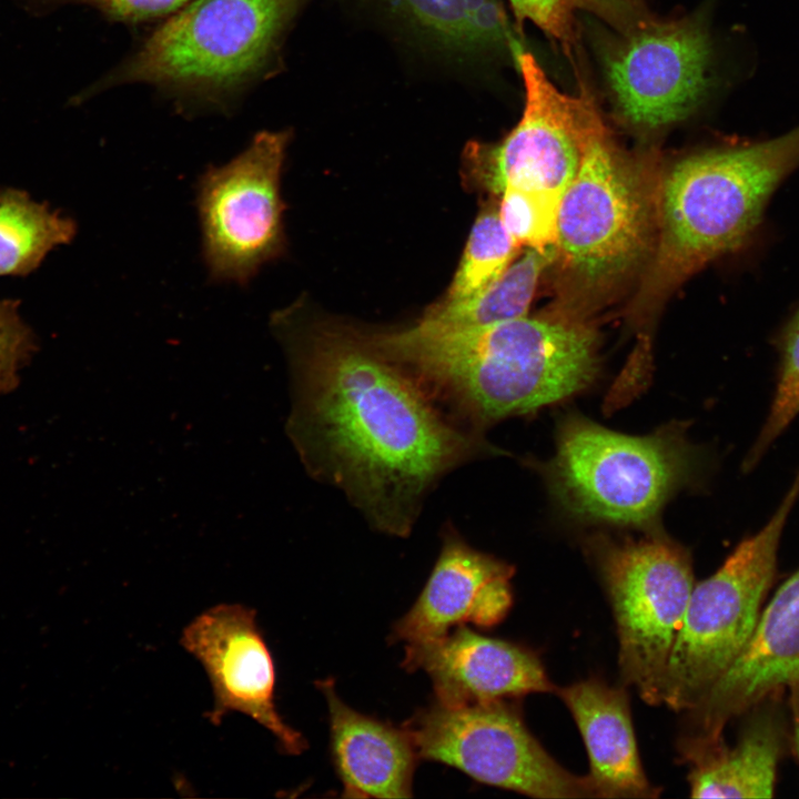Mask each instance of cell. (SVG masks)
<instances>
[{
    "mask_svg": "<svg viewBox=\"0 0 799 799\" xmlns=\"http://www.w3.org/2000/svg\"><path fill=\"white\" fill-rule=\"evenodd\" d=\"M418 758L452 766L478 782L534 798H596L587 776L562 767L505 699L435 700L404 726Z\"/></svg>",
    "mask_w": 799,
    "mask_h": 799,
    "instance_id": "obj_9",
    "label": "cell"
},
{
    "mask_svg": "<svg viewBox=\"0 0 799 799\" xmlns=\"http://www.w3.org/2000/svg\"><path fill=\"white\" fill-rule=\"evenodd\" d=\"M778 354L775 391L763 424L742 461L751 472L799 415V306L773 338Z\"/></svg>",
    "mask_w": 799,
    "mask_h": 799,
    "instance_id": "obj_24",
    "label": "cell"
},
{
    "mask_svg": "<svg viewBox=\"0 0 799 799\" xmlns=\"http://www.w3.org/2000/svg\"><path fill=\"white\" fill-rule=\"evenodd\" d=\"M403 667L432 679L435 699L447 705L552 692L539 658L517 644L477 634L464 625L434 640L407 644Z\"/></svg>",
    "mask_w": 799,
    "mask_h": 799,
    "instance_id": "obj_16",
    "label": "cell"
},
{
    "mask_svg": "<svg viewBox=\"0 0 799 799\" xmlns=\"http://www.w3.org/2000/svg\"><path fill=\"white\" fill-rule=\"evenodd\" d=\"M798 500L799 471L766 524L695 584L667 663L661 704L690 710L741 654L775 580L781 537Z\"/></svg>",
    "mask_w": 799,
    "mask_h": 799,
    "instance_id": "obj_7",
    "label": "cell"
},
{
    "mask_svg": "<svg viewBox=\"0 0 799 799\" xmlns=\"http://www.w3.org/2000/svg\"><path fill=\"white\" fill-rule=\"evenodd\" d=\"M330 717V746L347 798L412 797L418 756L408 731L363 715L336 694L332 679L321 680Z\"/></svg>",
    "mask_w": 799,
    "mask_h": 799,
    "instance_id": "obj_17",
    "label": "cell"
},
{
    "mask_svg": "<svg viewBox=\"0 0 799 799\" xmlns=\"http://www.w3.org/2000/svg\"><path fill=\"white\" fill-rule=\"evenodd\" d=\"M790 714H791V736L793 747L799 760V679L790 687Z\"/></svg>",
    "mask_w": 799,
    "mask_h": 799,
    "instance_id": "obj_29",
    "label": "cell"
},
{
    "mask_svg": "<svg viewBox=\"0 0 799 799\" xmlns=\"http://www.w3.org/2000/svg\"><path fill=\"white\" fill-rule=\"evenodd\" d=\"M518 249L498 213H483L473 225L446 301L468 299L496 282L509 267Z\"/></svg>",
    "mask_w": 799,
    "mask_h": 799,
    "instance_id": "obj_25",
    "label": "cell"
},
{
    "mask_svg": "<svg viewBox=\"0 0 799 799\" xmlns=\"http://www.w3.org/2000/svg\"><path fill=\"white\" fill-rule=\"evenodd\" d=\"M514 567L472 548L453 528L443 534L441 554L411 609L393 626L391 639L406 644L437 639L453 626L492 627L513 605Z\"/></svg>",
    "mask_w": 799,
    "mask_h": 799,
    "instance_id": "obj_15",
    "label": "cell"
},
{
    "mask_svg": "<svg viewBox=\"0 0 799 799\" xmlns=\"http://www.w3.org/2000/svg\"><path fill=\"white\" fill-rule=\"evenodd\" d=\"M33 17H43L65 4L95 9L107 19L140 23L171 17L194 0H12Z\"/></svg>",
    "mask_w": 799,
    "mask_h": 799,
    "instance_id": "obj_27",
    "label": "cell"
},
{
    "mask_svg": "<svg viewBox=\"0 0 799 799\" xmlns=\"http://www.w3.org/2000/svg\"><path fill=\"white\" fill-rule=\"evenodd\" d=\"M289 133L262 131L196 184L202 255L214 282L246 285L283 246L280 178Z\"/></svg>",
    "mask_w": 799,
    "mask_h": 799,
    "instance_id": "obj_10",
    "label": "cell"
},
{
    "mask_svg": "<svg viewBox=\"0 0 799 799\" xmlns=\"http://www.w3.org/2000/svg\"><path fill=\"white\" fill-rule=\"evenodd\" d=\"M608 594L625 684L661 704L667 663L695 586L689 552L657 529L639 539L596 534L585 543Z\"/></svg>",
    "mask_w": 799,
    "mask_h": 799,
    "instance_id": "obj_8",
    "label": "cell"
},
{
    "mask_svg": "<svg viewBox=\"0 0 799 799\" xmlns=\"http://www.w3.org/2000/svg\"><path fill=\"white\" fill-rule=\"evenodd\" d=\"M656 216L657 190L600 117L560 200L554 260L579 287H609L650 256Z\"/></svg>",
    "mask_w": 799,
    "mask_h": 799,
    "instance_id": "obj_6",
    "label": "cell"
},
{
    "mask_svg": "<svg viewBox=\"0 0 799 799\" xmlns=\"http://www.w3.org/2000/svg\"><path fill=\"white\" fill-rule=\"evenodd\" d=\"M499 194V219L517 246L540 252L555 250L562 198L522 188H506Z\"/></svg>",
    "mask_w": 799,
    "mask_h": 799,
    "instance_id": "obj_26",
    "label": "cell"
},
{
    "mask_svg": "<svg viewBox=\"0 0 799 799\" xmlns=\"http://www.w3.org/2000/svg\"><path fill=\"white\" fill-rule=\"evenodd\" d=\"M554 257V250L528 249L488 287L465 300L446 301L414 326L425 332H456L526 316L542 272Z\"/></svg>",
    "mask_w": 799,
    "mask_h": 799,
    "instance_id": "obj_21",
    "label": "cell"
},
{
    "mask_svg": "<svg viewBox=\"0 0 799 799\" xmlns=\"http://www.w3.org/2000/svg\"><path fill=\"white\" fill-rule=\"evenodd\" d=\"M519 24L530 22L569 58L577 44V17L588 13L616 32H626L651 16L643 0H508Z\"/></svg>",
    "mask_w": 799,
    "mask_h": 799,
    "instance_id": "obj_23",
    "label": "cell"
},
{
    "mask_svg": "<svg viewBox=\"0 0 799 799\" xmlns=\"http://www.w3.org/2000/svg\"><path fill=\"white\" fill-rule=\"evenodd\" d=\"M780 695L756 705L734 746L724 741L689 760L694 798H771L787 730Z\"/></svg>",
    "mask_w": 799,
    "mask_h": 799,
    "instance_id": "obj_19",
    "label": "cell"
},
{
    "mask_svg": "<svg viewBox=\"0 0 799 799\" xmlns=\"http://www.w3.org/2000/svg\"><path fill=\"white\" fill-rule=\"evenodd\" d=\"M255 615L240 604L216 605L196 616L180 641L210 678L213 708L208 718L212 724L229 712H242L270 730L286 754L300 755L306 741L276 710L274 663Z\"/></svg>",
    "mask_w": 799,
    "mask_h": 799,
    "instance_id": "obj_14",
    "label": "cell"
},
{
    "mask_svg": "<svg viewBox=\"0 0 799 799\" xmlns=\"http://www.w3.org/2000/svg\"><path fill=\"white\" fill-rule=\"evenodd\" d=\"M305 366L318 469L384 533L407 535L435 482L490 452L481 434L447 423L408 374L363 341L318 335Z\"/></svg>",
    "mask_w": 799,
    "mask_h": 799,
    "instance_id": "obj_1",
    "label": "cell"
},
{
    "mask_svg": "<svg viewBox=\"0 0 799 799\" xmlns=\"http://www.w3.org/2000/svg\"><path fill=\"white\" fill-rule=\"evenodd\" d=\"M305 0H194L169 17L141 47L73 98L141 82L185 100L222 105L267 69Z\"/></svg>",
    "mask_w": 799,
    "mask_h": 799,
    "instance_id": "obj_4",
    "label": "cell"
},
{
    "mask_svg": "<svg viewBox=\"0 0 799 799\" xmlns=\"http://www.w3.org/2000/svg\"><path fill=\"white\" fill-rule=\"evenodd\" d=\"M75 234L74 220L47 202L20 189L0 188V276L29 275Z\"/></svg>",
    "mask_w": 799,
    "mask_h": 799,
    "instance_id": "obj_22",
    "label": "cell"
},
{
    "mask_svg": "<svg viewBox=\"0 0 799 799\" xmlns=\"http://www.w3.org/2000/svg\"><path fill=\"white\" fill-rule=\"evenodd\" d=\"M799 166V125L776 138L684 158L657 189L654 246L634 301L649 312L714 260L745 246L778 186Z\"/></svg>",
    "mask_w": 799,
    "mask_h": 799,
    "instance_id": "obj_3",
    "label": "cell"
},
{
    "mask_svg": "<svg viewBox=\"0 0 799 799\" xmlns=\"http://www.w3.org/2000/svg\"><path fill=\"white\" fill-rule=\"evenodd\" d=\"M515 57L525 88L522 118L499 144H475L471 155L487 188L496 193L522 188L562 198L601 115L587 84L581 83L577 94H567L532 54L518 50Z\"/></svg>",
    "mask_w": 799,
    "mask_h": 799,
    "instance_id": "obj_12",
    "label": "cell"
},
{
    "mask_svg": "<svg viewBox=\"0 0 799 799\" xmlns=\"http://www.w3.org/2000/svg\"><path fill=\"white\" fill-rule=\"evenodd\" d=\"M439 48L479 54L514 47L507 16L496 0H383Z\"/></svg>",
    "mask_w": 799,
    "mask_h": 799,
    "instance_id": "obj_20",
    "label": "cell"
},
{
    "mask_svg": "<svg viewBox=\"0 0 799 799\" xmlns=\"http://www.w3.org/2000/svg\"><path fill=\"white\" fill-rule=\"evenodd\" d=\"M799 679V569L761 610L754 634L732 665L699 702L686 711L679 738L689 758L724 741L726 725Z\"/></svg>",
    "mask_w": 799,
    "mask_h": 799,
    "instance_id": "obj_13",
    "label": "cell"
},
{
    "mask_svg": "<svg viewBox=\"0 0 799 799\" xmlns=\"http://www.w3.org/2000/svg\"><path fill=\"white\" fill-rule=\"evenodd\" d=\"M584 740L596 798H656L643 769L625 689L597 678L557 689Z\"/></svg>",
    "mask_w": 799,
    "mask_h": 799,
    "instance_id": "obj_18",
    "label": "cell"
},
{
    "mask_svg": "<svg viewBox=\"0 0 799 799\" xmlns=\"http://www.w3.org/2000/svg\"><path fill=\"white\" fill-rule=\"evenodd\" d=\"M20 302L0 300V395L13 390L20 368L37 348L32 330L19 313Z\"/></svg>",
    "mask_w": 799,
    "mask_h": 799,
    "instance_id": "obj_28",
    "label": "cell"
},
{
    "mask_svg": "<svg viewBox=\"0 0 799 799\" xmlns=\"http://www.w3.org/2000/svg\"><path fill=\"white\" fill-rule=\"evenodd\" d=\"M597 334L584 320L523 316L456 332L411 326L370 337L372 347L482 428L569 398L598 374Z\"/></svg>",
    "mask_w": 799,
    "mask_h": 799,
    "instance_id": "obj_2",
    "label": "cell"
},
{
    "mask_svg": "<svg viewBox=\"0 0 799 799\" xmlns=\"http://www.w3.org/2000/svg\"><path fill=\"white\" fill-rule=\"evenodd\" d=\"M687 427L674 421L631 436L568 414L558 426L555 455L538 469L570 517L655 530L668 498L699 478L702 463Z\"/></svg>",
    "mask_w": 799,
    "mask_h": 799,
    "instance_id": "obj_5",
    "label": "cell"
},
{
    "mask_svg": "<svg viewBox=\"0 0 799 799\" xmlns=\"http://www.w3.org/2000/svg\"><path fill=\"white\" fill-rule=\"evenodd\" d=\"M711 43L697 18L653 17L608 41L601 52L616 117L636 130L656 131L691 114L709 85Z\"/></svg>",
    "mask_w": 799,
    "mask_h": 799,
    "instance_id": "obj_11",
    "label": "cell"
}]
</instances>
